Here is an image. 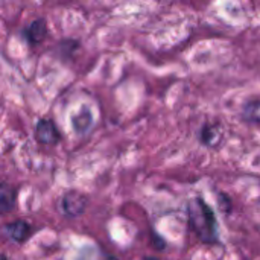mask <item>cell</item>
<instances>
[{
    "label": "cell",
    "instance_id": "obj_6",
    "mask_svg": "<svg viewBox=\"0 0 260 260\" xmlns=\"http://www.w3.org/2000/svg\"><path fill=\"white\" fill-rule=\"evenodd\" d=\"M17 192L12 186L0 183V216L8 215L15 207Z\"/></svg>",
    "mask_w": 260,
    "mask_h": 260
},
{
    "label": "cell",
    "instance_id": "obj_7",
    "mask_svg": "<svg viewBox=\"0 0 260 260\" xmlns=\"http://www.w3.org/2000/svg\"><path fill=\"white\" fill-rule=\"evenodd\" d=\"M91 123H93V117H91V113H90L88 108H82V110H81L78 114H75L73 119H72V125H73L75 131L79 133V134L85 133V131L91 126Z\"/></svg>",
    "mask_w": 260,
    "mask_h": 260
},
{
    "label": "cell",
    "instance_id": "obj_12",
    "mask_svg": "<svg viewBox=\"0 0 260 260\" xmlns=\"http://www.w3.org/2000/svg\"><path fill=\"white\" fill-rule=\"evenodd\" d=\"M142 260H157V259H152V257H146V259H142Z\"/></svg>",
    "mask_w": 260,
    "mask_h": 260
},
{
    "label": "cell",
    "instance_id": "obj_9",
    "mask_svg": "<svg viewBox=\"0 0 260 260\" xmlns=\"http://www.w3.org/2000/svg\"><path fill=\"white\" fill-rule=\"evenodd\" d=\"M218 137H219V133H218L216 126H206L201 133V139L207 145H215Z\"/></svg>",
    "mask_w": 260,
    "mask_h": 260
},
{
    "label": "cell",
    "instance_id": "obj_4",
    "mask_svg": "<svg viewBox=\"0 0 260 260\" xmlns=\"http://www.w3.org/2000/svg\"><path fill=\"white\" fill-rule=\"evenodd\" d=\"M3 233L6 235V238H9L11 241L17 242V244H23L29 239V236L32 235V225L23 219H17L14 222H9L5 225Z\"/></svg>",
    "mask_w": 260,
    "mask_h": 260
},
{
    "label": "cell",
    "instance_id": "obj_3",
    "mask_svg": "<svg viewBox=\"0 0 260 260\" xmlns=\"http://www.w3.org/2000/svg\"><path fill=\"white\" fill-rule=\"evenodd\" d=\"M35 137L43 145H56L61 139L55 123L49 119H41L35 126Z\"/></svg>",
    "mask_w": 260,
    "mask_h": 260
},
{
    "label": "cell",
    "instance_id": "obj_2",
    "mask_svg": "<svg viewBox=\"0 0 260 260\" xmlns=\"http://www.w3.org/2000/svg\"><path fill=\"white\" fill-rule=\"evenodd\" d=\"M59 207L64 216L67 218H76L81 216L87 207V197L79 193V192H67L66 195H62L61 201H59Z\"/></svg>",
    "mask_w": 260,
    "mask_h": 260
},
{
    "label": "cell",
    "instance_id": "obj_5",
    "mask_svg": "<svg viewBox=\"0 0 260 260\" xmlns=\"http://www.w3.org/2000/svg\"><path fill=\"white\" fill-rule=\"evenodd\" d=\"M24 38L30 43V44H37L41 43L46 35H47V24L43 18L34 20L26 29H24Z\"/></svg>",
    "mask_w": 260,
    "mask_h": 260
},
{
    "label": "cell",
    "instance_id": "obj_1",
    "mask_svg": "<svg viewBox=\"0 0 260 260\" xmlns=\"http://www.w3.org/2000/svg\"><path fill=\"white\" fill-rule=\"evenodd\" d=\"M187 218L190 229L197 233V236L206 242L213 244L218 241V224L215 213L206 204L204 200L193 198L187 204Z\"/></svg>",
    "mask_w": 260,
    "mask_h": 260
},
{
    "label": "cell",
    "instance_id": "obj_8",
    "mask_svg": "<svg viewBox=\"0 0 260 260\" xmlns=\"http://www.w3.org/2000/svg\"><path fill=\"white\" fill-rule=\"evenodd\" d=\"M242 116L250 123H260V101L250 102L244 107Z\"/></svg>",
    "mask_w": 260,
    "mask_h": 260
},
{
    "label": "cell",
    "instance_id": "obj_10",
    "mask_svg": "<svg viewBox=\"0 0 260 260\" xmlns=\"http://www.w3.org/2000/svg\"><path fill=\"white\" fill-rule=\"evenodd\" d=\"M79 260H116V259H114V257H111V256L102 254V253L98 250V251H93V253H90V251H84V253H82V257H79Z\"/></svg>",
    "mask_w": 260,
    "mask_h": 260
},
{
    "label": "cell",
    "instance_id": "obj_11",
    "mask_svg": "<svg viewBox=\"0 0 260 260\" xmlns=\"http://www.w3.org/2000/svg\"><path fill=\"white\" fill-rule=\"evenodd\" d=\"M0 260H8V259H6V256H5V254H0Z\"/></svg>",
    "mask_w": 260,
    "mask_h": 260
}]
</instances>
